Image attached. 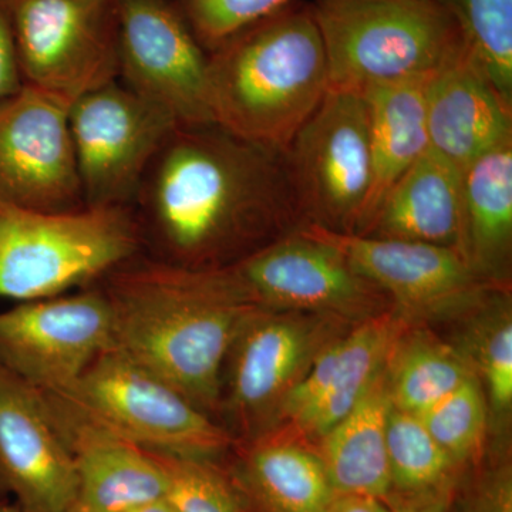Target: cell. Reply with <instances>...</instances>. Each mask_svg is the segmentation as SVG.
Segmentation results:
<instances>
[{
    "instance_id": "cell-1",
    "label": "cell",
    "mask_w": 512,
    "mask_h": 512,
    "mask_svg": "<svg viewBox=\"0 0 512 512\" xmlns=\"http://www.w3.org/2000/svg\"><path fill=\"white\" fill-rule=\"evenodd\" d=\"M134 205L154 259L188 269L237 264L303 218L285 154L215 123L174 128Z\"/></svg>"
},
{
    "instance_id": "cell-2",
    "label": "cell",
    "mask_w": 512,
    "mask_h": 512,
    "mask_svg": "<svg viewBox=\"0 0 512 512\" xmlns=\"http://www.w3.org/2000/svg\"><path fill=\"white\" fill-rule=\"evenodd\" d=\"M113 343L202 412L220 407L222 366L259 306L224 268L188 269L158 259L121 265L103 289Z\"/></svg>"
},
{
    "instance_id": "cell-3",
    "label": "cell",
    "mask_w": 512,
    "mask_h": 512,
    "mask_svg": "<svg viewBox=\"0 0 512 512\" xmlns=\"http://www.w3.org/2000/svg\"><path fill=\"white\" fill-rule=\"evenodd\" d=\"M329 92L312 3L295 0L208 52L212 121L286 153Z\"/></svg>"
},
{
    "instance_id": "cell-4",
    "label": "cell",
    "mask_w": 512,
    "mask_h": 512,
    "mask_svg": "<svg viewBox=\"0 0 512 512\" xmlns=\"http://www.w3.org/2000/svg\"><path fill=\"white\" fill-rule=\"evenodd\" d=\"M312 8L333 92L431 76L466 52L439 0H315Z\"/></svg>"
},
{
    "instance_id": "cell-5",
    "label": "cell",
    "mask_w": 512,
    "mask_h": 512,
    "mask_svg": "<svg viewBox=\"0 0 512 512\" xmlns=\"http://www.w3.org/2000/svg\"><path fill=\"white\" fill-rule=\"evenodd\" d=\"M143 234L133 207L0 208V298H55L133 261Z\"/></svg>"
},
{
    "instance_id": "cell-6",
    "label": "cell",
    "mask_w": 512,
    "mask_h": 512,
    "mask_svg": "<svg viewBox=\"0 0 512 512\" xmlns=\"http://www.w3.org/2000/svg\"><path fill=\"white\" fill-rule=\"evenodd\" d=\"M53 396L144 450L214 460L237 444L210 414L114 346L101 352L70 389Z\"/></svg>"
},
{
    "instance_id": "cell-7",
    "label": "cell",
    "mask_w": 512,
    "mask_h": 512,
    "mask_svg": "<svg viewBox=\"0 0 512 512\" xmlns=\"http://www.w3.org/2000/svg\"><path fill=\"white\" fill-rule=\"evenodd\" d=\"M25 86L73 101L119 80L116 0H5Z\"/></svg>"
},
{
    "instance_id": "cell-8",
    "label": "cell",
    "mask_w": 512,
    "mask_h": 512,
    "mask_svg": "<svg viewBox=\"0 0 512 512\" xmlns=\"http://www.w3.org/2000/svg\"><path fill=\"white\" fill-rule=\"evenodd\" d=\"M285 158L306 224L356 234L372 184L365 97L329 90Z\"/></svg>"
},
{
    "instance_id": "cell-9",
    "label": "cell",
    "mask_w": 512,
    "mask_h": 512,
    "mask_svg": "<svg viewBox=\"0 0 512 512\" xmlns=\"http://www.w3.org/2000/svg\"><path fill=\"white\" fill-rule=\"evenodd\" d=\"M69 127L84 205L133 207L177 124L116 80L73 101Z\"/></svg>"
},
{
    "instance_id": "cell-10",
    "label": "cell",
    "mask_w": 512,
    "mask_h": 512,
    "mask_svg": "<svg viewBox=\"0 0 512 512\" xmlns=\"http://www.w3.org/2000/svg\"><path fill=\"white\" fill-rule=\"evenodd\" d=\"M119 82L177 126L214 123L208 52L167 0H116Z\"/></svg>"
},
{
    "instance_id": "cell-11",
    "label": "cell",
    "mask_w": 512,
    "mask_h": 512,
    "mask_svg": "<svg viewBox=\"0 0 512 512\" xmlns=\"http://www.w3.org/2000/svg\"><path fill=\"white\" fill-rule=\"evenodd\" d=\"M111 343L113 313L103 289L0 312V363L42 393L66 392Z\"/></svg>"
},
{
    "instance_id": "cell-12",
    "label": "cell",
    "mask_w": 512,
    "mask_h": 512,
    "mask_svg": "<svg viewBox=\"0 0 512 512\" xmlns=\"http://www.w3.org/2000/svg\"><path fill=\"white\" fill-rule=\"evenodd\" d=\"M69 109L64 101L29 86L0 101V208L84 207Z\"/></svg>"
},
{
    "instance_id": "cell-13",
    "label": "cell",
    "mask_w": 512,
    "mask_h": 512,
    "mask_svg": "<svg viewBox=\"0 0 512 512\" xmlns=\"http://www.w3.org/2000/svg\"><path fill=\"white\" fill-rule=\"evenodd\" d=\"M299 231L336 249L356 274L392 296L409 315H441L463 308L490 286L474 274L457 248L342 234L312 224Z\"/></svg>"
},
{
    "instance_id": "cell-14",
    "label": "cell",
    "mask_w": 512,
    "mask_h": 512,
    "mask_svg": "<svg viewBox=\"0 0 512 512\" xmlns=\"http://www.w3.org/2000/svg\"><path fill=\"white\" fill-rule=\"evenodd\" d=\"M23 512H64L76 468L45 394L0 363V501Z\"/></svg>"
},
{
    "instance_id": "cell-15",
    "label": "cell",
    "mask_w": 512,
    "mask_h": 512,
    "mask_svg": "<svg viewBox=\"0 0 512 512\" xmlns=\"http://www.w3.org/2000/svg\"><path fill=\"white\" fill-rule=\"evenodd\" d=\"M239 291L262 309L362 312L379 289L353 271L336 249L301 231L225 266Z\"/></svg>"
},
{
    "instance_id": "cell-16",
    "label": "cell",
    "mask_w": 512,
    "mask_h": 512,
    "mask_svg": "<svg viewBox=\"0 0 512 512\" xmlns=\"http://www.w3.org/2000/svg\"><path fill=\"white\" fill-rule=\"evenodd\" d=\"M399 336V320L383 313L323 349L285 394L279 419L291 421L312 439L325 436L365 396Z\"/></svg>"
},
{
    "instance_id": "cell-17",
    "label": "cell",
    "mask_w": 512,
    "mask_h": 512,
    "mask_svg": "<svg viewBox=\"0 0 512 512\" xmlns=\"http://www.w3.org/2000/svg\"><path fill=\"white\" fill-rule=\"evenodd\" d=\"M45 394L72 453L76 505L83 512H127L167 495V476L151 451L121 439Z\"/></svg>"
},
{
    "instance_id": "cell-18",
    "label": "cell",
    "mask_w": 512,
    "mask_h": 512,
    "mask_svg": "<svg viewBox=\"0 0 512 512\" xmlns=\"http://www.w3.org/2000/svg\"><path fill=\"white\" fill-rule=\"evenodd\" d=\"M316 329L291 316L259 309L232 345L228 404L242 427L252 429L295 384L315 346Z\"/></svg>"
},
{
    "instance_id": "cell-19",
    "label": "cell",
    "mask_w": 512,
    "mask_h": 512,
    "mask_svg": "<svg viewBox=\"0 0 512 512\" xmlns=\"http://www.w3.org/2000/svg\"><path fill=\"white\" fill-rule=\"evenodd\" d=\"M426 124L431 150L464 171L512 140V107L464 52L429 77Z\"/></svg>"
},
{
    "instance_id": "cell-20",
    "label": "cell",
    "mask_w": 512,
    "mask_h": 512,
    "mask_svg": "<svg viewBox=\"0 0 512 512\" xmlns=\"http://www.w3.org/2000/svg\"><path fill=\"white\" fill-rule=\"evenodd\" d=\"M222 470L248 512H326L336 495L316 451L285 437H254Z\"/></svg>"
},
{
    "instance_id": "cell-21",
    "label": "cell",
    "mask_w": 512,
    "mask_h": 512,
    "mask_svg": "<svg viewBox=\"0 0 512 512\" xmlns=\"http://www.w3.org/2000/svg\"><path fill=\"white\" fill-rule=\"evenodd\" d=\"M463 174L429 148L387 192L363 235L458 249Z\"/></svg>"
},
{
    "instance_id": "cell-22",
    "label": "cell",
    "mask_w": 512,
    "mask_h": 512,
    "mask_svg": "<svg viewBox=\"0 0 512 512\" xmlns=\"http://www.w3.org/2000/svg\"><path fill=\"white\" fill-rule=\"evenodd\" d=\"M429 77L377 84L362 94L370 114L372 184L356 235L366 234L387 192L430 148L426 124Z\"/></svg>"
},
{
    "instance_id": "cell-23",
    "label": "cell",
    "mask_w": 512,
    "mask_h": 512,
    "mask_svg": "<svg viewBox=\"0 0 512 512\" xmlns=\"http://www.w3.org/2000/svg\"><path fill=\"white\" fill-rule=\"evenodd\" d=\"M512 244V140L477 158L463 174L458 251L487 285L507 278Z\"/></svg>"
},
{
    "instance_id": "cell-24",
    "label": "cell",
    "mask_w": 512,
    "mask_h": 512,
    "mask_svg": "<svg viewBox=\"0 0 512 512\" xmlns=\"http://www.w3.org/2000/svg\"><path fill=\"white\" fill-rule=\"evenodd\" d=\"M392 406L384 366L356 406L320 437L316 454L336 495H366L389 503L386 427Z\"/></svg>"
},
{
    "instance_id": "cell-25",
    "label": "cell",
    "mask_w": 512,
    "mask_h": 512,
    "mask_svg": "<svg viewBox=\"0 0 512 512\" xmlns=\"http://www.w3.org/2000/svg\"><path fill=\"white\" fill-rule=\"evenodd\" d=\"M386 375L393 407L419 414L473 377L470 363L457 350L429 335L396 340Z\"/></svg>"
},
{
    "instance_id": "cell-26",
    "label": "cell",
    "mask_w": 512,
    "mask_h": 512,
    "mask_svg": "<svg viewBox=\"0 0 512 512\" xmlns=\"http://www.w3.org/2000/svg\"><path fill=\"white\" fill-rule=\"evenodd\" d=\"M392 497L436 493L456 485L458 467L416 414L392 406L386 427Z\"/></svg>"
},
{
    "instance_id": "cell-27",
    "label": "cell",
    "mask_w": 512,
    "mask_h": 512,
    "mask_svg": "<svg viewBox=\"0 0 512 512\" xmlns=\"http://www.w3.org/2000/svg\"><path fill=\"white\" fill-rule=\"evenodd\" d=\"M456 19L471 62L512 107V0H439Z\"/></svg>"
},
{
    "instance_id": "cell-28",
    "label": "cell",
    "mask_w": 512,
    "mask_h": 512,
    "mask_svg": "<svg viewBox=\"0 0 512 512\" xmlns=\"http://www.w3.org/2000/svg\"><path fill=\"white\" fill-rule=\"evenodd\" d=\"M416 416L458 468L477 460L487 410L476 376Z\"/></svg>"
},
{
    "instance_id": "cell-29",
    "label": "cell",
    "mask_w": 512,
    "mask_h": 512,
    "mask_svg": "<svg viewBox=\"0 0 512 512\" xmlns=\"http://www.w3.org/2000/svg\"><path fill=\"white\" fill-rule=\"evenodd\" d=\"M167 476V497L178 512H248L214 460L151 451Z\"/></svg>"
},
{
    "instance_id": "cell-30",
    "label": "cell",
    "mask_w": 512,
    "mask_h": 512,
    "mask_svg": "<svg viewBox=\"0 0 512 512\" xmlns=\"http://www.w3.org/2000/svg\"><path fill=\"white\" fill-rule=\"evenodd\" d=\"M295 0H180L181 13L207 52Z\"/></svg>"
},
{
    "instance_id": "cell-31",
    "label": "cell",
    "mask_w": 512,
    "mask_h": 512,
    "mask_svg": "<svg viewBox=\"0 0 512 512\" xmlns=\"http://www.w3.org/2000/svg\"><path fill=\"white\" fill-rule=\"evenodd\" d=\"M490 326L481 345L478 359L494 409L508 410L512 402V323L508 313Z\"/></svg>"
},
{
    "instance_id": "cell-32",
    "label": "cell",
    "mask_w": 512,
    "mask_h": 512,
    "mask_svg": "<svg viewBox=\"0 0 512 512\" xmlns=\"http://www.w3.org/2000/svg\"><path fill=\"white\" fill-rule=\"evenodd\" d=\"M454 512H512L511 468L501 466L481 476L463 510Z\"/></svg>"
},
{
    "instance_id": "cell-33",
    "label": "cell",
    "mask_w": 512,
    "mask_h": 512,
    "mask_svg": "<svg viewBox=\"0 0 512 512\" xmlns=\"http://www.w3.org/2000/svg\"><path fill=\"white\" fill-rule=\"evenodd\" d=\"M23 86L8 8L5 0H0V101L18 93Z\"/></svg>"
},
{
    "instance_id": "cell-34",
    "label": "cell",
    "mask_w": 512,
    "mask_h": 512,
    "mask_svg": "<svg viewBox=\"0 0 512 512\" xmlns=\"http://www.w3.org/2000/svg\"><path fill=\"white\" fill-rule=\"evenodd\" d=\"M456 485L436 493L392 497L389 500L392 512H454Z\"/></svg>"
},
{
    "instance_id": "cell-35",
    "label": "cell",
    "mask_w": 512,
    "mask_h": 512,
    "mask_svg": "<svg viewBox=\"0 0 512 512\" xmlns=\"http://www.w3.org/2000/svg\"><path fill=\"white\" fill-rule=\"evenodd\" d=\"M326 512H392L389 503L366 495H335Z\"/></svg>"
},
{
    "instance_id": "cell-36",
    "label": "cell",
    "mask_w": 512,
    "mask_h": 512,
    "mask_svg": "<svg viewBox=\"0 0 512 512\" xmlns=\"http://www.w3.org/2000/svg\"><path fill=\"white\" fill-rule=\"evenodd\" d=\"M127 512H178V510L171 503L170 498L165 495V497L157 498V500L138 505V507Z\"/></svg>"
},
{
    "instance_id": "cell-37",
    "label": "cell",
    "mask_w": 512,
    "mask_h": 512,
    "mask_svg": "<svg viewBox=\"0 0 512 512\" xmlns=\"http://www.w3.org/2000/svg\"><path fill=\"white\" fill-rule=\"evenodd\" d=\"M0 512H23L18 505L10 503V501H0Z\"/></svg>"
},
{
    "instance_id": "cell-38",
    "label": "cell",
    "mask_w": 512,
    "mask_h": 512,
    "mask_svg": "<svg viewBox=\"0 0 512 512\" xmlns=\"http://www.w3.org/2000/svg\"><path fill=\"white\" fill-rule=\"evenodd\" d=\"M64 512H83L82 510H80L79 507H77L76 504L72 505V507L69 508V510H66Z\"/></svg>"
}]
</instances>
